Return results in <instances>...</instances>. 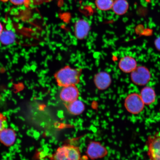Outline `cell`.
<instances>
[{
  "label": "cell",
  "instance_id": "cell-18",
  "mask_svg": "<svg viewBox=\"0 0 160 160\" xmlns=\"http://www.w3.org/2000/svg\"><path fill=\"white\" fill-rule=\"evenodd\" d=\"M6 122L7 118L3 114L0 113V132L5 128Z\"/></svg>",
  "mask_w": 160,
  "mask_h": 160
},
{
  "label": "cell",
  "instance_id": "cell-5",
  "mask_svg": "<svg viewBox=\"0 0 160 160\" xmlns=\"http://www.w3.org/2000/svg\"><path fill=\"white\" fill-rule=\"evenodd\" d=\"M86 153L92 160L102 158L108 155L106 148L98 142L92 141L87 147Z\"/></svg>",
  "mask_w": 160,
  "mask_h": 160
},
{
  "label": "cell",
  "instance_id": "cell-14",
  "mask_svg": "<svg viewBox=\"0 0 160 160\" xmlns=\"http://www.w3.org/2000/svg\"><path fill=\"white\" fill-rule=\"evenodd\" d=\"M129 8V4L127 0H115L112 9L115 14L121 16L127 12Z\"/></svg>",
  "mask_w": 160,
  "mask_h": 160
},
{
  "label": "cell",
  "instance_id": "cell-2",
  "mask_svg": "<svg viewBox=\"0 0 160 160\" xmlns=\"http://www.w3.org/2000/svg\"><path fill=\"white\" fill-rule=\"evenodd\" d=\"M81 158L79 148L69 144L59 147L50 157L51 160H82Z\"/></svg>",
  "mask_w": 160,
  "mask_h": 160
},
{
  "label": "cell",
  "instance_id": "cell-17",
  "mask_svg": "<svg viewBox=\"0 0 160 160\" xmlns=\"http://www.w3.org/2000/svg\"><path fill=\"white\" fill-rule=\"evenodd\" d=\"M53 0H27L24 5L26 8H31L39 6L43 3H49Z\"/></svg>",
  "mask_w": 160,
  "mask_h": 160
},
{
  "label": "cell",
  "instance_id": "cell-7",
  "mask_svg": "<svg viewBox=\"0 0 160 160\" xmlns=\"http://www.w3.org/2000/svg\"><path fill=\"white\" fill-rule=\"evenodd\" d=\"M79 96V90L75 85L63 87L59 94L60 99L67 104L78 99Z\"/></svg>",
  "mask_w": 160,
  "mask_h": 160
},
{
  "label": "cell",
  "instance_id": "cell-21",
  "mask_svg": "<svg viewBox=\"0 0 160 160\" xmlns=\"http://www.w3.org/2000/svg\"><path fill=\"white\" fill-rule=\"evenodd\" d=\"M3 31V27L2 23L0 22V36H1L2 32Z\"/></svg>",
  "mask_w": 160,
  "mask_h": 160
},
{
  "label": "cell",
  "instance_id": "cell-20",
  "mask_svg": "<svg viewBox=\"0 0 160 160\" xmlns=\"http://www.w3.org/2000/svg\"><path fill=\"white\" fill-rule=\"evenodd\" d=\"M155 45L157 49L160 51V37L156 40Z\"/></svg>",
  "mask_w": 160,
  "mask_h": 160
},
{
  "label": "cell",
  "instance_id": "cell-13",
  "mask_svg": "<svg viewBox=\"0 0 160 160\" xmlns=\"http://www.w3.org/2000/svg\"><path fill=\"white\" fill-rule=\"evenodd\" d=\"M141 97L145 104L149 105L154 102L156 96L155 92L152 88L146 87L142 89Z\"/></svg>",
  "mask_w": 160,
  "mask_h": 160
},
{
  "label": "cell",
  "instance_id": "cell-4",
  "mask_svg": "<svg viewBox=\"0 0 160 160\" xmlns=\"http://www.w3.org/2000/svg\"><path fill=\"white\" fill-rule=\"evenodd\" d=\"M146 145L150 160H160V131L148 138Z\"/></svg>",
  "mask_w": 160,
  "mask_h": 160
},
{
  "label": "cell",
  "instance_id": "cell-8",
  "mask_svg": "<svg viewBox=\"0 0 160 160\" xmlns=\"http://www.w3.org/2000/svg\"><path fill=\"white\" fill-rule=\"evenodd\" d=\"M90 29L89 23L86 20L81 19L76 22L75 25L74 33L79 39H84L88 35Z\"/></svg>",
  "mask_w": 160,
  "mask_h": 160
},
{
  "label": "cell",
  "instance_id": "cell-19",
  "mask_svg": "<svg viewBox=\"0 0 160 160\" xmlns=\"http://www.w3.org/2000/svg\"><path fill=\"white\" fill-rule=\"evenodd\" d=\"M11 2L15 5L24 4L27 0H9Z\"/></svg>",
  "mask_w": 160,
  "mask_h": 160
},
{
  "label": "cell",
  "instance_id": "cell-16",
  "mask_svg": "<svg viewBox=\"0 0 160 160\" xmlns=\"http://www.w3.org/2000/svg\"><path fill=\"white\" fill-rule=\"evenodd\" d=\"M114 0H95L96 7L99 10L107 11L112 9Z\"/></svg>",
  "mask_w": 160,
  "mask_h": 160
},
{
  "label": "cell",
  "instance_id": "cell-6",
  "mask_svg": "<svg viewBox=\"0 0 160 160\" xmlns=\"http://www.w3.org/2000/svg\"><path fill=\"white\" fill-rule=\"evenodd\" d=\"M131 78L134 83L138 85L147 84L151 78V74L147 68L139 67L132 72Z\"/></svg>",
  "mask_w": 160,
  "mask_h": 160
},
{
  "label": "cell",
  "instance_id": "cell-22",
  "mask_svg": "<svg viewBox=\"0 0 160 160\" xmlns=\"http://www.w3.org/2000/svg\"><path fill=\"white\" fill-rule=\"evenodd\" d=\"M9 0H0V1H1L2 2H3L5 3L7 2Z\"/></svg>",
  "mask_w": 160,
  "mask_h": 160
},
{
  "label": "cell",
  "instance_id": "cell-1",
  "mask_svg": "<svg viewBox=\"0 0 160 160\" xmlns=\"http://www.w3.org/2000/svg\"><path fill=\"white\" fill-rule=\"evenodd\" d=\"M80 75L78 70L67 67L58 71L56 73L55 78L58 85L64 87L75 85L79 81Z\"/></svg>",
  "mask_w": 160,
  "mask_h": 160
},
{
  "label": "cell",
  "instance_id": "cell-10",
  "mask_svg": "<svg viewBox=\"0 0 160 160\" xmlns=\"http://www.w3.org/2000/svg\"><path fill=\"white\" fill-rule=\"evenodd\" d=\"M16 139V133L12 129L5 128L0 132V142L6 146L13 145Z\"/></svg>",
  "mask_w": 160,
  "mask_h": 160
},
{
  "label": "cell",
  "instance_id": "cell-12",
  "mask_svg": "<svg viewBox=\"0 0 160 160\" xmlns=\"http://www.w3.org/2000/svg\"><path fill=\"white\" fill-rule=\"evenodd\" d=\"M66 108L68 112L71 115H79L85 110V105L82 102L78 99L68 103Z\"/></svg>",
  "mask_w": 160,
  "mask_h": 160
},
{
  "label": "cell",
  "instance_id": "cell-15",
  "mask_svg": "<svg viewBox=\"0 0 160 160\" xmlns=\"http://www.w3.org/2000/svg\"><path fill=\"white\" fill-rule=\"evenodd\" d=\"M15 39V33L9 30L3 31L0 36V42L4 45L12 44L14 42Z\"/></svg>",
  "mask_w": 160,
  "mask_h": 160
},
{
  "label": "cell",
  "instance_id": "cell-9",
  "mask_svg": "<svg viewBox=\"0 0 160 160\" xmlns=\"http://www.w3.org/2000/svg\"><path fill=\"white\" fill-rule=\"evenodd\" d=\"M94 82L98 89L101 90H105L111 84V77L108 73L105 72H100L95 75Z\"/></svg>",
  "mask_w": 160,
  "mask_h": 160
},
{
  "label": "cell",
  "instance_id": "cell-3",
  "mask_svg": "<svg viewBox=\"0 0 160 160\" xmlns=\"http://www.w3.org/2000/svg\"><path fill=\"white\" fill-rule=\"evenodd\" d=\"M145 105L141 96L137 93L130 94L125 100V108L132 114L137 115L141 113L144 108Z\"/></svg>",
  "mask_w": 160,
  "mask_h": 160
},
{
  "label": "cell",
  "instance_id": "cell-11",
  "mask_svg": "<svg viewBox=\"0 0 160 160\" xmlns=\"http://www.w3.org/2000/svg\"><path fill=\"white\" fill-rule=\"evenodd\" d=\"M137 63L133 58L126 56L122 58L119 63V67L122 71L129 73L134 71L137 67Z\"/></svg>",
  "mask_w": 160,
  "mask_h": 160
}]
</instances>
